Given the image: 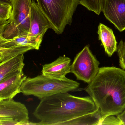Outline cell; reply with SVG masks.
Instances as JSON below:
<instances>
[{"instance_id":"cell-1","label":"cell","mask_w":125,"mask_h":125,"mask_svg":"<svg viewBox=\"0 0 125 125\" xmlns=\"http://www.w3.org/2000/svg\"><path fill=\"white\" fill-rule=\"evenodd\" d=\"M85 91L103 117L117 116L125 109V71L115 67L100 68Z\"/></svg>"},{"instance_id":"cell-2","label":"cell","mask_w":125,"mask_h":125,"mask_svg":"<svg viewBox=\"0 0 125 125\" xmlns=\"http://www.w3.org/2000/svg\"><path fill=\"white\" fill-rule=\"evenodd\" d=\"M97 110L90 97H80L68 92L59 93L41 99L33 113L40 122L33 125H62Z\"/></svg>"},{"instance_id":"cell-3","label":"cell","mask_w":125,"mask_h":125,"mask_svg":"<svg viewBox=\"0 0 125 125\" xmlns=\"http://www.w3.org/2000/svg\"><path fill=\"white\" fill-rule=\"evenodd\" d=\"M80 84L66 77L58 79L42 74L34 78H26L21 86V93L43 99L62 92H68L78 88Z\"/></svg>"},{"instance_id":"cell-4","label":"cell","mask_w":125,"mask_h":125,"mask_svg":"<svg viewBox=\"0 0 125 125\" xmlns=\"http://www.w3.org/2000/svg\"><path fill=\"white\" fill-rule=\"evenodd\" d=\"M40 9L56 33L62 34L72 23L73 15L79 0H36Z\"/></svg>"},{"instance_id":"cell-5","label":"cell","mask_w":125,"mask_h":125,"mask_svg":"<svg viewBox=\"0 0 125 125\" xmlns=\"http://www.w3.org/2000/svg\"><path fill=\"white\" fill-rule=\"evenodd\" d=\"M32 0H12L11 15L3 34L5 39H11L28 34Z\"/></svg>"},{"instance_id":"cell-6","label":"cell","mask_w":125,"mask_h":125,"mask_svg":"<svg viewBox=\"0 0 125 125\" xmlns=\"http://www.w3.org/2000/svg\"><path fill=\"white\" fill-rule=\"evenodd\" d=\"M100 62L86 46L76 56L71 65L70 73L77 80L88 84L92 82L99 71Z\"/></svg>"},{"instance_id":"cell-7","label":"cell","mask_w":125,"mask_h":125,"mask_svg":"<svg viewBox=\"0 0 125 125\" xmlns=\"http://www.w3.org/2000/svg\"><path fill=\"white\" fill-rule=\"evenodd\" d=\"M0 119L14 120L19 125H30L28 111L26 106L13 99L0 101Z\"/></svg>"},{"instance_id":"cell-8","label":"cell","mask_w":125,"mask_h":125,"mask_svg":"<svg viewBox=\"0 0 125 125\" xmlns=\"http://www.w3.org/2000/svg\"><path fill=\"white\" fill-rule=\"evenodd\" d=\"M102 12L119 31L125 30V0H103Z\"/></svg>"},{"instance_id":"cell-9","label":"cell","mask_w":125,"mask_h":125,"mask_svg":"<svg viewBox=\"0 0 125 125\" xmlns=\"http://www.w3.org/2000/svg\"><path fill=\"white\" fill-rule=\"evenodd\" d=\"M50 28H51V27L49 21L40 9L37 3L32 0L30 28L28 36L42 40L45 34Z\"/></svg>"},{"instance_id":"cell-10","label":"cell","mask_w":125,"mask_h":125,"mask_svg":"<svg viewBox=\"0 0 125 125\" xmlns=\"http://www.w3.org/2000/svg\"><path fill=\"white\" fill-rule=\"evenodd\" d=\"M27 78L23 71L8 76L0 82V101L13 99L21 93L20 88L23 81Z\"/></svg>"},{"instance_id":"cell-11","label":"cell","mask_w":125,"mask_h":125,"mask_svg":"<svg viewBox=\"0 0 125 125\" xmlns=\"http://www.w3.org/2000/svg\"><path fill=\"white\" fill-rule=\"evenodd\" d=\"M71 59L65 56H60L55 61L43 65V75L58 79H62L71 72Z\"/></svg>"},{"instance_id":"cell-12","label":"cell","mask_w":125,"mask_h":125,"mask_svg":"<svg viewBox=\"0 0 125 125\" xmlns=\"http://www.w3.org/2000/svg\"><path fill=\"white\" fill-rule=\"evenodd\" d=\"M23 54L17 55L0 63V82L10 76L23 71L25 64Z\"/></svg>"},{"instance_id":"cell-13","label":"cell","mask_w":125,"mask_h":125,"mask_svg":"<svg viewBox=\"0 0 125 125\" xmlns=\"http://www.w3.org/2000/svg\"><path fill=\"white\" fill-rule=\"evenodd\" d=\"M98 34L99 40L101 41L105 51L109 57L117 51V43L111 29L100 23L98 26Z\"/></svg>"},{"instance_id":"cell-14","label":"cell","mask_w":125,"mask_h":125,"mask_svg":"<svg viewBox=\"0 0 125 125\" xmlns=\"http://www.w3.org/2000/svg\"><path fill=\"white\" fill-rule=\"evenodd\" d=\"M42 41V40L36 38L29 36L27 34L17 37L11 39H7L0 44V47L9 48L17 46H30L34 49L39 50Z\"/></svg>"},{"instance_id":"cell-15","label":"cell","mask_w":125,"mask_h":125,"mask_svg":"<svg viewBox=\"0 0 125 125\" xmlns=\"http://www.w3.org/2000/svg\"><path fill=\"white\" fill-rule=\"evenodd\" d=\"M102 116L100 111L97 110L93 113L85 114L72 120L64 123V125H100Z\"/></svg>"},{"instance_id":"cell-16","label":"cell","mask_w":125,"mask_h":125,"mask_svg":"<svg viewBox=\"0 0 125 125\" xmlns=\"http://www.w3.org/2000/svg\"><path fill=\"white\" fill-rule=\"evenodd\" d=\"M33 50L30 46H17L5 48L0 47V62L17 55L25 53L30 50Z\"/></svg>"},{"instance_id":"cell-17","label":"cell","mask_w":125,"mask_h":125,"mask_svg":"<svg viewBox=\"0 0 125 125\" xmlns=\"http://www.w3.org/2000/svg\"><path fill=\"white\" fill-rule=\"evenodd\" d=\"M103 0H79V4L99 15L102 12Z\"/></svg>"},{"instance_id":"cell-18","label":"cell","mask_w":125,"mask_h":125,"mask_svg":"<svg viewBox=\"0 0 125 125\" xmlns=\"http://www.w3.org/2000/svg\"><path fill=\"white\" fill-rule=\"evenodd\" d=\"M12 11V6L9 4L0 3V20H7L10 18Z\"/></svg>"},{"instance_id":"cell-19","label":"cell","mask_w":125,"mask_h":125,"mask_svg":"<svg viewBox=\"0 0 125 125\" xmlns=\"http://www.w3.org/2000/svg\"><path fill=\"white\" fill-rule=\"evenodd\" d=\"M120 65L123 70H125V42L121 40L117 45V51Z\"/></svg>"},{"instance_id":"cell-20","label":"cell","mask_w":125,"mask_h":125,"mask_svg":"<svg viewBox=\"0 0 125 125\" xmlns=\"http://www.w3.org/2000/svg\"><path fill=\"white\" fill-rule=\"evenodd\" d=\"M100 125H122V124L117 116L111 115L103 117L101 119Z\"/></svg>"},{"instance_id":"cell-21","label":"cell","mask_w":125,"mask_h":125,"mask_svg":"<svg viewBox=\"0 0 125 125\" xmlns=\"http://www.w3.org/2000/svg\"><path fill=\"white\" fill-rule=\"evenodd\" d=\"M9 23V20H0V44L4 42L7 40L4 37L3 34L6 27Z\"/></svg>"},{"instance_id":"cell-22","label":"cell","mask_w":125,"mask_h":125,"mask_svg":"<svg viewBox=\"0 0 125 125\" xmlns=\"http://www.w3.org/2000/svg\"><path fill=\"white\" fill-rule=\"evenodd\" d=\"M117 116L121 121L122 125H125V109L121 114Z\"/></svg>"},{"instance_id":"cell-23","label":"cell","mask_w":125,"mask_h":125,"mask_svg":"<svg viewBox=\"0 0 125 125\" xmlns=\"http://www.w3.org/2000/svg\"><path fill=\"white\" fill-rule=\"evenodd\" d=\"M0 1L3 3L9 4L12 5V0H0Z\"/></svg>"},{"instance_id":"cell-24","label":"cell","mask_w":125,"mask_h":125,"mask_svg":"<svg viewBox=\"0 0 125 125\" xmlns=\"http://www.w3.org/2000/svg\"><path fill=\"white\" fill-rule=\"evenodd\" d=\"M0 3H1V2H0Z\"/></svg>"},{"instance_id":"cell-25","label":"cell","mask_w":125,"mask_h":125,"mask_svg":"<svg viewBox=\"0 0 125 125\" xmlns=\"http://www.w3.org/2000/svg\"></svg>"}]
</instances>
